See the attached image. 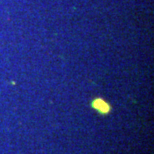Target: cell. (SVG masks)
<instances>
[{
	"mask_svg": "<svg viewBox=\"0 0 154 154\" xmlns=\"http://www.w3.org/2000/svg\"><path fill=\"white\" fill-rule=\"evenodd\" d=\"M92 107L95 110H97L100 114H107L111 110V107H110L109 104L101 98H96V99L92 101Z\"/></svg>",
	"mask_w": 154,
	"mask_h": 154,
	"instance_id": "obj_1",
	"label": "cell"
}]
</instances>
